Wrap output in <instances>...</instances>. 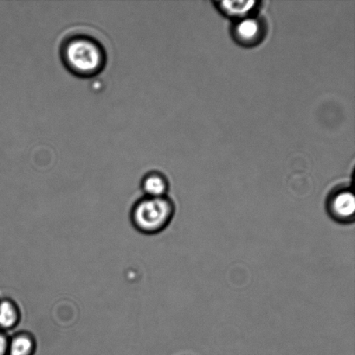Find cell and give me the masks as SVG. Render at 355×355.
<instances>
[{
	"label": "cell",
	"instance_id": "6da1fadb",
	"mask_svg": "<svg viewBox=\"0 0 355 355\" xmlns=\"http://www.w3.org/2000/svg\"><path fill=\"white\" fill-rule=\"evenodd\" d=\"M60 55L62 62L69 71L80 78L98 75L105 67V48L90 35H69L62 42Z\"/></svg>",
	"mask_w": 355,
	"mask_h": 355
},
{
	"label": "cell",
	"instance_id": "7a4b0ae2",
	"mask_svg": "<svg viewBox=\"0 0 355 355\" xmlns=\"http://www.w3.org/2000/svg\"><path fill=\"white\" fill-rule=\"evenodd\" d=\"M175 215V205L168 198L144 196L132 207L130 221L139 232L154 235L168 227Z\"/></svg>",
	"mask_w": 355,
	"mask_h": 355
},
{
	"label": "cell",
	"instance_id": "3957f363",
	"mask_svg": "<svg viewBox=\"0 0 355 355\" xmlns=\"http://www.w3.org/2000/svg\"><path fill=\"white\" fill-rule=\"evenodd\" d=\"M329 214L337 222L349 223L354 219L355 198L349 191L337 193L330 200Z\"/></svg>",
	"mask_w": 355,
	"mask_h": 355
},
{
	"label": "cell",
	"instance_id": "277c9868",
	"mask_svg": "<svg viewBox=\"0 0 355 355\" xmlns=\"http://www.w3.org/2000/svg\"><path fill=\"white\" fill-rule=\"evenodd\" d=\"M22 314L19 304L12 298L0 299V330L8 333L19 326Z\"/></svg>",
	"mask_w": 355,
	"mask_h": 355
},
{
	"label": "cell",
	"instance_id": "5b68a950",
	"mask_svg": "<svg viewBox=\"0 0 355 355\" xmlns=\"http://www.w3.org/2000/svg\"><path fill=\"white\" fill-rule=\"evenodd\" d=\"M37 340L31 332L20 331L10 336L8 355H34L37 351Z\"/></svg>",
	"mask_w": 355,
	"mask_h": 355
},
{
	"label": "cell",
	"instance_id": "8992f818",
	"mask_svg": "<svg viewBox=\"0 0 355 355\" xmlns=\"http://www.w3.org/2000/svg\"><path fill=\"white\" fill-rule=\"evenodd\" d=\"M168 188L164 177L157 173H148L141 181V189L147 197H165Z\"/></svg>",
	"mask_w": 355,
	"mask_h": 355
},
{
	"label": "cell",
	"instance_id": "52a82bcc",
	"mask_svg": "<svg viewBox=\"0 0 355 355\" xmlns=\"http://www.w3.org/2000/svg\"><path fill=\"white\" fill-rule=\"evenodd\" d=\"M255 1H223L220 6L223 10L232 17H243L254 8Z\"/></svg>",
	"mask_w": 355,
	"mask_h": 355
},
{
	"label": "cell",
	"instance_id": "ba28073f",
	"mask_svg": "<svg viewBox=\"0 0 355 355\" xmlns=\"http://www.w3.org/2000/svg\"><path fill=\"white\" fill-rule=\"evenodd\" d=\"M259 26L256 20L245 19L236 26V33L243 41H253L259 33Z\"/></svg>",
	"mask_w": 355,
	"mask_h": 355
},
{
	"label": "cell",
	"instance_id": "9c48e42d",
	"mask_svg": "<svg viewBox=\"0 0 355 355\" xmlns=\"http://www.w3.org/2000/svg\"><path fill=\"white\" fill-rule=\"evenodd\" d=\"M9 340L8 334L0 330V355H8Z\"/></svg>",
	"mask_w": 355,
	"mask_h": 355
}]
</instances>
